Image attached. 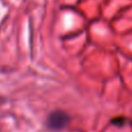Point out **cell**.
Returning <instances> with one entry per match:
<instances>
[{
	"label": "cell",
	"instance_id": "2",
	"mask_svg": "<svg viewBox=\"0 0 132 132\" xmlns=\"http://www.w3.org/2000/svg\"><path fill=\"white\" fill-rule=\"evenodd\" d=\"M124 122H125V119L124 118H116V119H114V121H112V124H115V125H123L124 124Z\"/></svg>",
	"mask_w": 132,
	"mask_h": 132
},
{
	"label": "cell",
	"instance_id": "1",
	"mask_svg": "<svg viewBox=\"0 0 132 132\" xmlns=\"http://www.w3.org/2000/svg\"><path fill=\"white\" fill-rule=\"evenodd\" d=\"M70 119L71 118H70V116H68V114H66L65 111L56 110V111H52L48 116L46 124H48V126L51 130L59 131V130H63V129L68 125Z\"/></svg>",
	"mask_w": 132,
	"mask_h": 132
}]
</instances>
